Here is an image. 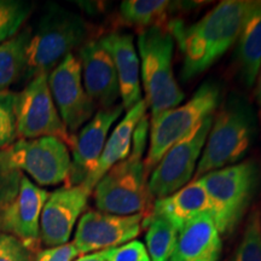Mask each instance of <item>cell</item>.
I'll return each mask as SVG.
<instances>
[{
  "mask_svg": "<svg viewBox=\"0 0 261 261\" xmlns=\"http://www.w3.org/2000/svg\"><path fill=\"white\" fill-rule=\"evenodd\" d=\"M252 4L253 0H224L189 27L179 21L168 24L182 54V79L203 73L232 46Z\"/></svg>",
  "mask_w": 261,
  "mask_h": 261,
  "instance_id": "obj_1",
  "label": "cell"
},
{
  "mask_svg": "<svg viewBox=\"0 0 261 261\" xmlns=\"http://www.w3.org/2000/svg\"><path fill=\"white\" fill-rule=\"evenodd\" d=\"M149 127V115H145L135 130L128 158L113 166L94 187V203L99 212L115 215L148 213L151 195L143 155L148 144Z\"/></svg>",
  "mask_w": 261,
  "mask_h": 261,
  "instance_id": "obj_2",
  "label": "cell"
},
{
  "mask_svg": "<svg viewBox=\"0 0 261 261\" xmlns=\"http://www.w3.org/2000/svg\"><path fill=\"white\" fill-rule=\"evenodd\" d=\"M140 83L150 120L180 106L185 94L173 70L174 39L165 27H150L138 35Z\"/></svg>",
  "mask_w": 261,
  "mask_h": 261,
  "instance_id": "obj_3",
  "label": "cell"
},
{
  "mask_svg": "<svg viewBox=\"0 0 261 261\" xmlns=\"http://www.w3.org/2000/svg\"><path fill=\"white\" fill-rule=\"evenodd\" d=\"M256 132V120L249 104L232 97L223 104L205 140L194 179L207 173L236 165L252 145Z\"/></svg>",
  "mask_w": 261,
  "mask_h": 261,
  "instance_id": "obj_4",
  "label": "cell"
},
{
  "mask_svg": "<svg viewBox=\"0 0 261 261\" xmlns=\"http://www.w3.org/2000/svg\"><path fill=\"white\" fill-rule=\"evenodd\" d=\"M89 38V25L81 16L60 6H52L31 31L25 46V69L28 77L51 73L75 48Z\"/></svg>",
  "mask_w": 261,
  "mask_h": 261,
  "instance_id": "obj_5",
  "label": "cell"
},
{
  "mask_svg": "<svg viewBox=\"0 0 261 261\" xmlns=\"http://www.w3.org/2000/svg\"><path fill=\"white\" fill-rule=\"evenodd\" d=\"M210 198V215L221 236L241 223L260 185V168L253 160L210 172L198 178Z\"/></svg>",
  "mask_w": 261,
  "mask_h": 261,
  "instance_id": "obj_6",
  "label": "cell"
},
{
  "mask_svg": "<svg viewBox=\"0 0 261 261\" xmlns=\"http://www.w3.org/2000/svg\"><path fill=\"white\" fill-rule=\"evenodd\" d=\"M219 99V85L207 81L187 102L150 120L148 154L144 160L146 178L173 145L187 137L203 120L213 116Z\"/></svg>",
  "mask_w": 261,
  "mask_h": 261,
  "instance_id": "obj_7",
  "label": "cell"
},
{
  "mask_svg": "<svg viewBox=\"0 0 261 261\" xmlns=\"http://www.w3.org/2000/svg\"><path fill=\"white\" fill-rule=\"evenodd\" d=\"M16 138L55 137L71 148L74 135L62 121L48 87V74L33 77L16 97Z\"/></svg>",
  "mask_w": 261,
  "mask_h": 261,
  "instance_id": "obj_8",
  "label": "cell"
},
{
  "mask_svg": "<svg viewBox=\"0 0 261 261\" xmlns=\"http://www.w3.org/2000/svg\"><path fill=\"white\" fill-rule=\"evenodd\" d=\"M212 122L213 116L207 117L162 156L149 174L148 189L151 197L158 200L167 197L190 182L210 135Z\"/></svg>",
  "mask_w": 261,
  "mask_h": 261,
  "instance_id": "obj_9",
  "label": "cell"
},
{
  "mask_svg": "<svg viewBox=\"0 0 261 261\" xmlns=\"http://www.w3.org/2000/svg\"><path fill=\"white\" fill-rule=\"evenodd\" d=\"M4 151L12 168L28 173L39 185H57L69 177L70 150L55 137L18 139Z\"/></svg>",
  "mask_w": 261,
  "mask_h": 261,
  "instance_id": "obj_10",
  "label": "cell"
},
{
  "mask_svg": "<svg viewBox=\"0 0 261 261\" xmlns=\"http://www.w3.org/2000/svg\"><path fill=\"white\" fill-rule=\"evenodd\" d=\"M48 87L64 126L73 135L92 119L96 104L87 96L79 58L70 54L48 75Z\"/></svg>",
  "mask_w": 261,
  "mask_h": 261,
  "instance_id": "obj_11",
  "label": "cell"
},
{
  "mask_svg": "<svg viewBox=\"0 0 261 261\" xmlns=\"http://www.w3.org/2000/svg\"><path fill=\"white\" fill-rule=\"evenodd\" d=\"M145 218V214L115 215L89 211L80 218L73 244L80 255L120 247L142 232Z\"/></svg>",
  "mask_w": 261,
  "mask_h": 261,
  "instance_id": "obj_12",
  "label": "cell"
},
{
  "mask_svg": "<svg viewBox=\"0 0 261 261\" xmlns=\"http://www.w3.org/2000/svg\"><path fill=\"white\" fill-rule=\"evenodd\" d=\"M122 104L108 109H99L80 132L74 136L71 145V162L67 187H80L96 171L98 161L106 146L109 130L121 116Z\"/></svg>",
  "mask_w": 261,
  "mask_h": 261,
  "instance_id": "obj_13",
  "label": "cell"
},
{
  "mask_svg": "<svg viewBox=\"0 0 261 261\" xmlns=\"http://www.w3.org/2000/svg\"><path fill=\"white\" fill-rule=\"evenodd\" d=\"M90 195L83 187H64L48 195L40 217V241L45 246L55 248L69 243Z\"/></svg>",
  "mask_w": 261,
  "mask_h": 261,
  "instance_id": "obj_14",
  "label": "cell"
},
{
  "mask_svg": "<svg viewBox=\"0 0 261 261\" xmlns=\"http://www.w3.org/2000/svg\"><path fill=\"white\" fill-rule=\"evenodd\" d=\"M48 195L22 175L18 194L3 215L2 230L18 238L31 252H37L40 243V217Z\"/></svg>",
  "mask_w": 261,
  "mask_h": 261,
  "instance_id": "obj_15",
  "label": "cell"
},
{
  "mask_svg": "<svg viewBox=\"0 0 261 261\" xmlns=\"http://www.w3.org/2000/svg\"><path fill=\"white\" fill-rule=\"evenodd\" d=\"M79 61L85 91L96 107L108 109L116 106L121 98L119 79L112 57L99 40L85 42L79 50Z\"/></svg>",
  "mask_w": 261,
  "mask_h": 261,
  "instance_id": "obj_16",
  "label": "cell"
},
{
  "mask_svg": "<svg viewBox=\"0 0 261 261\" xmlns=\"http://www.w3.org/2000/svg\"><path fill=\"white\" fill-rule=\"evenodd\" d=\"M99 42L110 55L115 65L121 104L123 109L128 112L130 108L143 99L140 87V62L133 37L125 33L114 32L100 38Z\"/></svg>",
  "mask_w": 261,
  "mask_h": 261,
  "instance_id": "obj_17",
  "label": "cell"
},
{
  "mask_svg": "<svg viewBox=\"0 0 261 261\" xmlns=\"http://www.w3.org/2000/svg\"><path fill=\"white\" fill-rule=\"evenodd\" d=\"M221 234L210 214H202L179 231L174 253L169 261H219Z\"/></svg>",
  "mask_w": 261,
  "mask_h": 261,
  "instance_id": "obj_18",
  "label": "cell"
},
{
  "mask_svg": "<svg viewBox=\"0 0 261 261\" xmlns=\"http://www.w3.org/2000/svg\"><path fill=\"white\" fill-rule=\"evenodd\" d=\"M146 110H148V107H146L144 98H143L138 104L130 108L128 112H126V115L123 116V119L117 123L112 135L108 137L106 146H104L102 155H100L99 161H98L96 171L80 187H83L85 190L89 191L91 194L94 187L97 185V182L103 178V175L113 166H115L116 163L128 158V155L130 154V149H132L135 130L140 122V120L145 115H148Z\"/></svg>",
  "mask_w": 261,
  "mask_h": 261,
  "instance_id": "obj_19",
  "label": "cell"
},
{
  "mask_svg": "<svg viewBox=\"0 0 261 261\" xmlns=\"http://www.w3.org/2000/svg\"><path fill=\"white\" fill-rule=\"evenodd\" d=\"M150 214L169 221L178 231L200 215L210 214V198L203 182L194 179L174 194L159 198Z\"/></svg>",
  "mask_w": 261,
  "mask_h": 261,
  "instance_id": "obj_20",
  "label": "cell"
},
{
  "mask_svg": "<svg viewBox=\"0 0 261 261\" xmlns=\"http://www.w3.org/2000/svg\"><path fill=\"white\" fill-rule=\"evenodd\" d=\"M237 41L241 75L244 84L252 87L261 67V0L253 2Z\"/></svg>",
  "mask_w": 261,
  "mask_h": 261,
  "instance_id": "obj_21",
  "label": "cell"
},
{
  "mask_svg": "<svg viewBox=\"0 0 261 261\" xmlns=\"http://www.w3.org/2000/svg\"><path fill=\"white\" fill-rule=\"evenodd\" d=\"M146 250L150 261H169L177 247L179 231L161 217L149 214L144 220Z\"/></svg>",
  "mask_w": 261,
  "mask_h": 261,
  "instance_id": "obj_22",
  "label": "cell"
},
{
  "mask_svg": "<svg viewBox=\"0 0 261 261\" xmlns=\"http://www.w3.org/2000/svg\"><path fill=\"white\" fill-rule=\"evenodd\" d=\"M31 31H23L0 44V91L8 89L25 69V46Z\"/></svg>",
  "mask_w": 261,
  "mask_h": 261,
  "instance_id": "obj_23",
  "label": "cell"
},
{
  "mask_svg": "<svg viewBox=\"0 0 261 261\" xmlns=\"http://www.w3.org/2000/svg\"><path fill=\"white\" fill-rule=\"evenodd\" d=\"M171 3L166 0H125L120 5V14L128 24L142 28L162 27Z\"/></svg>",
  "mask_w": 261,
  "mask_h": 261,
  "instance_id": "obj_24",
  "label": "cell"
},
{
  "mask_svg": "<svg viewBox=\"0 0 261 261\" xmlns=\"http://www.w3.org/2000/svg\"><path fill=\"white\" fill-rule=\"evenodd\" d=\"M232 261H261V208L256 207L248 217L246 230Z\"/></svg>",
  "mask_w": 261,
  "mask_h": 261,
  "instance_id": "obj_25",
  "label": "cell"
},
{
  "mask_svg": "<svg viewBox=\"0 0 261 261\" xmlns=\"http://www.w3.org/2000/svg\"><path fill=\"white\" fill-rule=\"evenodd\" d=\"M31 12V5L22 2L0 0V44L17 34Z\"/></svg>",
  "mask_w": 261,
  "mask_h": 261,
  "instance_id": "obj_26",
  "label": "cell"
},
{
  "mask_svg": "<svg viewBox=\"0 0 261 261\" xmlns=\"http://www.w3.org/2000/svg\"><path fill=\"white\" fill-rule=\"evenodd\" d=\"M22 175L23 173L10 166L4 149L0 150V230L5 210L18 194Z\"/></svg>",
  "mask_w": 261,
  "mask_h": 261,
  "instance_id": "obj_27",
  "label": "cell"
},
{
  "mask_svg": "<svg viewBox=\"0 0 261 261\" xmlns=\"http://www.w3.org/2000/svg\"><path fill=\"white\" fill-rule=\"evenodd\" d=\"M16 97L9 91H0V150L11 145L16 138Z\"/></svg>",
  "mask_w": 261,
  "mask_h": 261,
  "instance_id": "obj_28",
  "label": "cell"
},
{
  "mask_svg": "<svg viewBox=\"0 0 261 261\" xmlns=\"http://www.w3.org/2000/svg\"><path fill=\"white\" fill-rule=\"evenodd\" d=\"M103 252L107 261H150L145 246L136 240Z\"/></svg>",
  "mask_w": 261,
  "mask_h": 261,
  "instance_id": "obj_29",
  "label": "cell"
},
{
  "mask_svg": "<svg viewBox=\"0 0 261 261\" xmlns=\"http://www.w3.org/2000/svg\"><path fill=\"white\" fill-rule=\"evenodd\" d=\"M0 261H34L18 238L9 233H0Z\"/></svg>",
  "mask_w": 261,
  "mask_h": 261,
  "instance_id": "obj_30",
  "label": "cell"
},
{
  "mask_svg": "<svg viewBox=\"0 0 261 261\" xmlns=\"http://www.w3.org/2000/svg\"><path fill=\"white\" fill-rule=\"evenodd\" d=\"M80 254L73 242H70L60 247L41 250L37 254L35 261H73Z\"/></svg>",
  "mask_w": 261,
  "mask_h": 261,
  "instance_id": "obj_31",
  "label": "cell"
},
{
  "mask_svg": "<svg viewBox=\"0 0 261 261\" xmlns=\"http://www.w3.org/2000/svg\"><path fill=\"white\" fill-rule=\"evenodd\" d=\"M73 261H107L106 256H104V252H96L91 254H85V255H80L79 257Z\"/></svg>",
  "mask_w": 261,
  "mask_h": 261,
  "instance_id": "obj_32",
  "label": "cell"
},
{
  "mask_svg": "<svg viewBox=\"0 0 261 261\" xmlns=\"http://www.w3.org/2000/svg\"><path fill=\"white\" fill-rule=\"evenodd\" d=\"M257 90H256V96H257V103H259L260 108V121H261V67L259 70V74H257Z\"/></svg>",
  "mask_w": 261,
  "mask_h": 261,
  "instance_id": "obj_33",
  "label": "cell"
}]
</instances>
